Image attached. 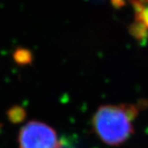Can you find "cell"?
I'll use <instances>...</instances> for the list:
<instances>
[{"instance_id": "6da1fadb", "label": "cell", "mask_w": 148, "mask_h": 148, "mask_svg": "<svg viewBox=\"0 0 148 148\" xmlns=\"http://www.w3.org/2000/svg\"><path fill=\"white\" fill-rule=\"evenodd\" d=\"M138 113L139 106L132 104L101 106L92 119L94 131L104 143L119 146L132 134Z\"/></svg>"}, {"instance_id": "7a4b0ae2", "label": "cell", "mask_w": 148, "mask_h": 148, "mask_svg": "<svg viewBox=\"0 0 148 148\" xmlns=\"http://www.w3.org/2000/svg\"><path fill=\"white\" fill-rule=\"evenodd\" d=\"M19 148H56L57 133L53 127L39 121H30L21 127Z\"/></svg>"}, {"instance_id": "3957f363", "label": "cell", "mask_w": 148, "mask_h": 148, "mask_svg": "<svg viewBox=\"0 0 148 148\" xmlns=\"http://www.w3.org/2000/svg\"><path fill=\"white\" fill-rule=\"evenodd\" d=\"M7 118L10 123L18 124L25 121L27 118V111L20 106H13L7 111Z\"/></svg>"}, {"instance_id": "277c9868", "label": "cell", "mask_w": 148, "mask_h": 148, "mask_svg": "<svg viewBox=\"0 0 148 148\" xmlns=\"http://www.w3.org/2000/svg\"><path fill=\"white\" fill-rule=\"evenodd\" d=\"M129 32L138 40H144L148 37V29L142 21L135 20L129 27Z\"/></svg>"}, {"instance_id": "5b68a950", "label": "cell", "mask_w": 148, "mask_h": 148, "mask_svg": "<svg viewBox=\"0 0 148 148\" xmlns=\"http://www.w3.org/2000/svg\"><path fill=\"white\" fill-rule=\"evenodd\" d=\"M13 59L19 65H28L32 63L33 56L32 52L24 48H18L13 53Z\"/></svg>"}, {"instance_id": "8992f818", "label": "cell", "mask_w": 148, "mask_h": 148, "mask_svg": "<svg viewBox=\"0 0 148 148\" xmlns=\"http://www.w3.org/2000/svg\"><path fill=\"white\" fill-rule=\"evenodd\" d=\"M128 1L131 3L132 8L134 10L135 19H136L142 13L143 8H144V6H145V3H144L143 0H128Z\"/></svg>"}, {"instance_id": "52a82bcc", "label": "cell", "mask_w": 148, "mask_h": 148, "mask_svg": "<svg viewBox=\"0 0 148 148\" xmlns=\"http://www.w3.org/2000/svg\"><path fill=\"white\" fill-rule=\"evenodd\" d=\"M143 2H144V1H143ZM144 3H145V6H144V8H143L142 13H141L140 16H138V18H136L135 20L142 21L148 29V3L144 2Z\"/></svg>"}, {"instance_id": "ba28073f", "label": "cell", "mask_w": 148, "mask_h": 148, "mask_svg": "<svg viewBox=\"0 0 148 148\" xmlns=\"http://www.w3.org/2000/svg\"><path fill=\"white\" fill-rule=\"evenodd\" d=\"M112 6L115 8H121L126 4V0H110Z\"/></svg>"}, {"instance_id": "9c48e42d", "label": "cell", "mask_w": 148, "mask_h": 148, "mask_svg": "<svg viewBox=\"0 0 148 148\" xmlns=\"http://www.w3.org/2000/svg\"><path fill=\"white\" fill-rule=\"evenodd\" d=\"M56 148H67V147H66V143L64 141H63V140L58 141Z\"/></svg>"}, {"instance_id": "30bf717a", "label": "cell", "mask_w": 148, "mask_h": 148, "mask_svg": "<svg viewBox=\"0 0 148 148\" xmlns=\"http://www.w3.org/2000/svg\"><path fill=\"white\" fill-rule=\"evenodd\" d=\"M2 127H3V124L0 123V131H1V129H2Z\"/></svg>"}]
</instances>
